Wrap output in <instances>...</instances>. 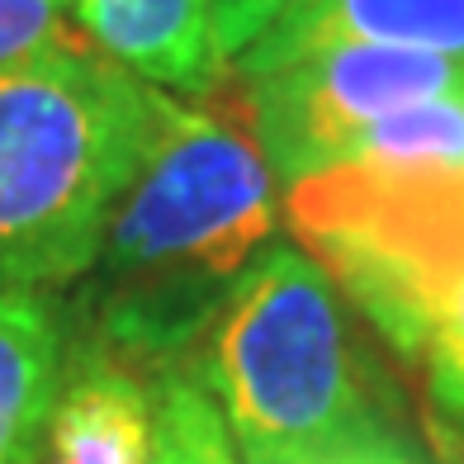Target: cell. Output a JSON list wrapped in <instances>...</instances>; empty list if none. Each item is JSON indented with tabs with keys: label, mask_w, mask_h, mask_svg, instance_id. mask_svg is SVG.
<instances>
[{
	"label": "cell",
	"mask_w": 464,
	"mask_h": 464,
	"mask_svg": "<svg viewBox=\"0 0 464 464\" xmlns=\"http://www.w3.org/2000/svg\"><path fill=\"white\" fill-rule=\"evenodd\" d=\"M76 29L157 91H214L227 57L218 53L208 0H67Z\"/></svg>",
	"instance_id": "6"
},
{
	"label": "cell",
	"mask_w": 464,
	"mask_h": 464,
	"mask_svg": "<svg viewBox=\"0 0 464 464\" xmlns=\"http://www.w3.org/2000/svg\"><path fill=\"white\" fill-rule=\"evenodd\" d=\"M62 389V332L44 294H0V464H34Z\"/></svg>",
	"instance_id": "9"
},
{
	"label": "cell",
	"mask_w": 464,
	"mask_h": 464,
	"mask_svg": "<svg viewBox=\"0 0 464 464\" xmlns=\"http://www.w3.org/2000/svg\"><path fill=\"white\" fill-rule=\"evenodd\" d=\"M289 223L403 351L464 280V166L342 161L289 185Z\"/></svg>",
	"instance_id": "4"
},
{
	"label": "cell",
	"mask_w": 464,
	"mask_h": 464,
	"mask_svg": "<svg viewBox=\"0 0 464 464\" xmlns=\"http://www.w3.org/2000/svg\"><path fill=\"white\" fill-rule=\"evenodd\" d=\"M157 431V398L104 351H91L57 389L48 417V464H147Z\"/></svg>",
	"instance_id": "8"
},
{
	"label": "cell",
	"mask_w": 464,
	"mask_h": 464,
	"mask_svg": "<svg viewBox=\"0 0 464 464\" xmlns=\"http://www.w3.org/2000/svg\"><path fill=\"white\" fill-rule=\"evenodd\" d=\"M336 44L417 48L464 62V0H299L237 57V72H261Z\"/></svg>",
	"instance_id": "7"
},
{
	"label": "cell",
	"mask_w": 464,
	"mask_h": 464,
	"mask_svg": "<svg viewBox=\"0 0 464 464\" xmlns=\"http://www.w3.org/2000/svg\"><path fill=\"white\" fill-rule=\"evenodd\" d=\"M436 398H440V408H446V412H455V417L464 421V384H450V389H440Z\"/></svg>",
	"instance_id": "15"
},
{
	"label": "cell",
	"mask_w": 464,
	"mask_h": 464,
	"mask_svg": "<svg viewBox=\"0 0 464 464\" xmlns=\"http://www.w3.org/2000/svg\"><path fill=\"white\" fill-rule=\"evenodd\" d=\"M204 384L242 464H285L389 421L370 393L342 289L285 242H270L223 299Z\"/></svg>",
	"instance_id": "3"
},
{
	"label": "cell",
	"mask_w": 464,
	"mask_h": 464,
	"mask_svg": "<svg viewBox=\"0 0 464 464\" xmlns=\"http://www.w3.org/2000/svg\"><path fill=\"white\" fill-rule=\"evenodd\" d=\"M417 355L427 361L431 393L450 389V384H464V280L436 304Z\"/></svg>",
	"instance_id": "12"
},
{
	"label": "cell",
	"mask_w": 464,
	"mask_h": 464,
	"mask_svg": "<svg viewBox=\"0 0 464 464\" xmlns=\"http://www.w3.org/2000/svg\"><path fill=\"white\" fill-rule=\"evenodd\" d=\"M294 5H299V0H208V24H214L218 53L227 62H237Z\"/></svg>",
	"instance_id": "13"
},
{
	"label": "cell",
	"mask_w": 464,
	"mask_h": 464,
	"mask_svg": "<svg viewBox=\"0 0 464 464\" xmlns=\"http://www.w3.org/2000/svg\"><path fill=\"white\" fill-rule=\"evenodd\" d=\"M81 44L91 38L76 29L67 0H0V72Z\"/></svg>",
	"instance_id": "11"
},
{
	"label": "cell",
	"mask_w": 464,
	"mask_h": 464,
	"mask_svg": "<svg viewBox=\"0 0 464 464\" xmlns=\"http://www.w3.org/2000/svg\"><path fill=\"white\" fill-rule=\"evenodd\" d=\"M276 171L246 110L171 100L95 256L104 355L166 361L214 327L242 270L276 242Z\"/></svg>",
	"instance_id": "1"
},
{
	"label": "cell",
	"mask_w": 464,
	"mask_h": 464,
	"mask_svg": "<svg viewBox=\"0 0 464 464\" xmlns=\"http://www.w3.org/2000/svg\"><path fill=\"white\" fill-rule=\"evenodd\" d=\"M242 86L270 171L294 185L342 166L374 119L421 100L464 95V62L417 48L336 44L242 72Z\"/></svg>",
	"instance_id": "5"
},
{
	"label": "cell",
	"mask_w": 464,
	"mask_h": 464,
	"mask_svg": "<svg viewBox=\"0 0 464 464\" xmlns=\"http://www.w3.org/2000/svg\"><path fill=\"white\" fill-rule=\"evenodd\" d=\"M285 464H427V455H421L417 446H408L389 421H379V427L342 436V440H332V446H323V450L285 459Z\"/></svg>",
	"instance_id": "14"
},
{
	"label": "cell",
	"mask_w": 464,
	"mask_h": 464,
	"mask_svg": "<svg viewBox=\"0 0 464 464\" xmlns=\"http://www.w3.org/2000/svg\"><path fill=\"white\" fill-rule=\"evenodd\" d=\"M171 95L95 44L0 72V294L86 276Z\"/></svg>",
	"instance_id": "2"
},
{
	"label": "cell",
	"mask_w": 464,
	"mask_h": 464,
	"mask_svg": "<svg viewBox=\"0 0 464 464\" xmlns=\"http://www.w3.org/2000/svg\"><path fill=\"white\" fill-rule=\"evenodd\" d=\"M147 464H237L218 403L195 379H171L157 393V431Z\"/></svg>",
	"instance_id": "10"
}]
</instances>
